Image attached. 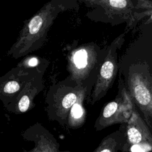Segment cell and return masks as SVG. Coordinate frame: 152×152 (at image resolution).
Listing matches in <instances>:
<instances>
[{
  "instance_id": "obj_1",
  "label": "cell",
  "mask_w": 152,
  "mask_h": 152,
  "mask_svg": "<svg viewBox=\"0 0 152 152\" xmlns=\"http://www.w3.org/2000/svg\"><path fill=\"white\" fill-rule=\"evenodd\" d=\"M69 1L52 0L46 4L24 25L8 55L15 59L36 50L45 43L50 27L58 15L72 4Z\"/></svg>"
},
{
  "instance_id": "obj_2",
  "label": "cell",
  "mask_w": 152,
  "mask_h": 152,
  "mask_svg": "<svg viewBox=\"0 0 152 152\" xmlns=\"http://www.w3.org/2000/svg\"><path fill=\"white\" fill-rule=\"evenodd\" d=\"M150 49L140 63L132 64L129 69L128 87L134 103L144 115L147 125L152 130V56Z\"/></svg>"
},
{
  "instance_id": "obj_3",
  "label": "cell",
  "mask_w": 152,
  "mask_h": 152,
  "mask_svg": "<svg viewBox=\"0 0 152 152\" xmlns=\"http://www.w3.org/2000/svg\"><path fill=\"white\" fill-rule=\"evenodd\" d=\"M132 112V98L124 87L120 89L119 94L116 99L103 107L95 122L94 128L96 131H101L114 124H126Z\"/></svg>"
},
{
  "instance_id": "obj_4",
  "label": "cell",
  "mask_w": 152,
  "mask_h": 152,
  "mask_svg": "<svg viewBox=\"0 0 152 152\" xmlns=\"http://www.w3.org/2000/svg\"><path fill=\"white\" fill-rule=\"evenodd\" d=\"M123 39V34L117 37L112 42L107 50L91 95V104L105 96L115 79L118 71L116 50L122 45Z\"/></svg>"
},
{
  "instance_id": "obj_5",
  "label": "cell",
  "mask_w": 152,
  "mask_h": 152,
  "mask_svg": "<svg viewBox=\"0 0 152 152\" xmlns=\"http://www.w3.org/2000/svg\"><path fill=\"white\" fill-rule=\"evenodd\" d=\"M98 57L93 45H86L73 51L69 59L68 68L72 80L80 86L98 62Z\"/></svg>"
},
{
  "instance_id": "obj_6",
  "label": "cell",
  "mask_w": 152,
  "mask_h": 152,
  "mask_svg": "<svg viewBox=\"0 0 152 152\" xmlns=\"http://www.w3.org/2000/svg\"><path fill=\"white\" fill-rule=\"evenodd\" d=\"M23 137L34 144L33 148L24 152H71L68 150L60 151L57 140L40 124L29 127L23 134Z\"/></svg>"
},
{
  "instance_id": "obj_7",
  "label": "cell",
  "mask_w": 152,
  "mask_h": 152,
  "mask_svg": "<svg viewBox=\"0 0 152 152\" xmlns=\"http://www.w3.org/2000/svg\"><path fill=\"white\" fill-rule=\"evenodd\" d=\"M126 147L136 144H146L152 147V130L139 114L134 111L126 124Z\"/></svg>"
},
{
  "instance_id": "obj_8",
  "label": "cell",
  "mask_w": 152,
  "mask_h": 152,
  "mask_svg": "<svg viewBox=\"0 0 152 152\" xmlns=\"http://www.w3.org/2000/svg\"><path fill=\"white\" fill-rule=\"evenodd\" d=\"M90 7L102 9L105 18L110 23L116 19H126L133 8L130 1L126 0H100L83 1Z\"/></svg>"
},
{
  "instance_id": "obj_9",
  "label": "cell",
  "mask_w": 152,
  "mask_h": 152,
  "mask_svg": "<svg viewBox=\"0 0 152 152\" xmlns=\"http://www.w3.org/2000/svg\"><path fill=\"white\" fill-rule=\"evenodd\" d=\"M93 152H128L126 147V124L119 130L104 137Z\"/></svg>"
},
{
  "instance_id": "obj_10",
  "label": "cell",
  "mask_w": 152,
  "mask_h": 152,
  "mask_svg": "<svg viewBox=\"0 0 152 152\" xmlns=\"http://www.w3.org/2000/svg\"><path fill=\"white\" fill-rule=\"evenodd\" d=\"M42 86L38 77H33L28 81L23 88L19 92L15 99L17 110L19 113H24L33 106V100L36 94L39 91V87Z\"/></svg>"
},
{
  "instance_id": "obj_11",
  "label": "cell",
  "mask_w": 152,
  "mask_h": 152,
  "mask_svg": "<svg viewBox=\"0 0 152 152\" xmlns=\"http://www.w3.org/2000/svg\"><path fill=\"white\" fill-rule=\"evenodd\" d=\"M81 89V87H77L76 90L68 91L62 96V99L58 101L56 112L52 117V119L57 121L62 125L67 123L66 120L68 119L69 112L78 99Z\"/></svg>"
},
{
  "instance_id": "obj_12",
  "label": "cell",
  "mask_w": 152,
  "mask_h": 152,
  "mask_svg": "<svg viewBox=\"0 0 152 152\" xmlns=\"http://www.w3.org/2000/svg\"><path fill=\"white\" fill-rule=\"evenodd\" d=\"M85 96V90L81 88L76 103L72 107L67 119V125L72 129L78 128L84 124L86 115V110L83 105Z\"/></svg>"
},
{
  "instance_id": "obj_13",
  "label": "cell",
  "mask_w": 152,
  "mask_h": 152,
  "mask_svg": "<svg viewBox=\"0 0 152 152\" xmlns=\"http://www.w3.org/2000/svg\"><path fill=\"white\" fill-rule=\"evenodd\" d=\"M21 84L14 80L8 81L5 83L3 87H1V95L3 94L5 95L15 94L17 92H20L21 89Z\"/></svg>"
},
{
  "instance_id": "obj_14",
  "label": "cell",
  "mask_w": 152,
  "mask_h": 152,
  "mask_svg": "<svg viewBox=\"0 0 152 152\" xmlns=\"http://www.w3.org/2000/svg\"><path fill=\"white\" fill-rule=\"evenodd\" d=\"M26 65L30 67H34L38 65L39 59L36 57H32L26 59Z\"/></svg>"
},
{
  "instance_id": "obj_15",
  "label": "cell",
  "mask_w": 152,
  "mask_h": 152,
  "mask_svg": "<svg viewBox=\"0 0 152 152\" xmlns=\"http://www.w3.org/2000/svg\"><path fill=\"white\" fill-rule=\"evenodd\" d=\"M151 19L152 20V14H151Z\"/></svg>"
}]
</instances>
